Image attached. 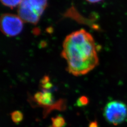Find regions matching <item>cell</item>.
<instances>
[{"label":"cell","instance_id":"cell-7","mask_svg":"<svg viewBox=\"0 0 127 127\" xmlns=\"http://www.w3.org/2000/svg\"><path fill=\"white\" fill-rule=\"evenodd\" d=\"M22 0H0L2 4L10 9H13L21 3Z\"/></svg>","mask_w":127,"mask_h":127},{"label":"cell","instance_id":"cell-2","mask_svg":"<svg viewBox=\"0 0 127 127\" xmlns=\"http://www.w3.org/2000/svg\"><path fill=\"white\" fill-rule=\"evenodd\" d=\"M48 6V0H22L18 14L26 23L36 25Z\"/></svg>","mask_w":127,"mask_h":127},{"label":"cell","instance_id":"cell-1","mask_svg":"<svg viewBox=\"0 0 127 127\" xmlns=\"http://www.w3.org/2000/svg\"><path fill=\"white\" fill-rule=\"evenodd\" d=\"M61 56L67 62L68 72L74 76L86 74L99 62L94 39L91 33L82 29L65 37Z\"/></svg>","mask_w":127,"mask_h":127},{"label":"cell","instance_id":"cell-4","mask_svg":"<svg viewBox=\"0 0 127 127\" xmlns=\"http://www.w3.org/2000/svg\"><path fill=\"white\" fill-rule=\"evenodd\" d=\"M24 22L18 15L3 14L0 18L1 31L7 36H17L23 30Z\"/></svg>","mask_w":127,"mask_h":127},{"label":"cell","instance_id":"cell-10","mask_svg":"<svg viewBox=\"0 0 127 127\" xmlns=\"http://www.w3.org/2000/svg\"><path fill=\"white\" fill-rule=\"evenodd\" d=\"M50 82V77L48 76H45L42 78V79L41 80V85H44L46 83Z\"/></svg>","mask_w":127,"mask_h":127},{"label":"cell","instance_id":"cell-5","mask_svg":"<svg viewBox=\"0 0 127 127\" xmlns=\"http://www.w3.org/2000/svg\"><path fill=\"white\" fill-rule=\"evenodd\" d=\"M42 91L37 92L34 95V100L38 104L46 107H54L57 109H58L57 107H60V104L62 103L60 101L57 104L54 103L52 94L49 91Z\"/></svg>","mask_w":127,"mask_h":127},{"label":"cell","instance_id":"cell-9","mask_svg":"<svg viewBox=\"0 0 127 127\" xmlns=\"http://www.w3.org/2000/svg\"><path fill=\"white\" fill-rule=\"evenodd\" d=\"M89 102V100L88 98L84 95L81 96L76 101V105L77 106L79 107H82V106H86L87 104H88Z\"/></svg>","mask_w":127,"mask_h":127},{"label":"cell","instance_id":"cell-3","mask_svg":"<svg viewBox=\"0 0 127 127\" xmlns=\"http://www.w3.org/2000/svg\"><path fill=\"white\" fill-rule=\"evenodd\" d=\"M104 115L109 123L117 126L127 119V106L123 102L118 100L110 101L104 107Z\"/></svg>","mask_w":127,"mask_h":127},{"label":"cell","instance_id":"cell-8","mask_svg":"<svg viewBox=\"0 0 127 127\" xmlns=\"http://www.w3.org/2000/svg\"><path fill=\"white\" fill-rule=\"evenodd\" d=\"M11 117L14 123L18 124L22 121L23 114L20 111H15L11 114Z\"/></svg>","mask_w":127,"mask_h":127},{"label":"cell","instance_id":"cell-12","mask_svg":"<svg viewBox=\"0 0 127 127\" xmlns=\"http://www.w3.org/2000/svg\"><path fill=\"white\" fill-rule=\"evenodd\" d=\"M86 0L87 1L91 3H96L99 2L103 0Z\"/></svg>","mask_w":127,"mask_h":127},{"label":"cell","instance_id":"cell-6","mask_svg":"<svg viewBox=\"0 0 127 127\" xmlns=\"http://www.w3.org/2000/svg\"><path fill=\"white\" fill-rule=\"evenodd\" d=\"M52 124L51 127H64L65 122L64 118L61 115H58L51 119Z\"/></svg>","mask_w":127,"mask_h":127},{"label":"cell","instance_id":"cell-11","mask_svg":"<svg viewBox=\"0 0 127 127\" xmlns=\"http://www.w3.org/2000/svg\"><path fill=\"white\" fill-rule=\"evenodd\" d=\"M89 127H98V124L97 123L96 121H94L91 122L90 124Z\"/></svg>","mask_w":127,"mask_h":127}]
</instances>
